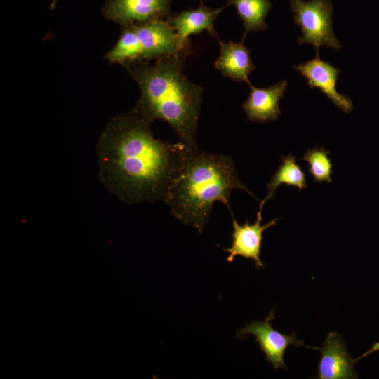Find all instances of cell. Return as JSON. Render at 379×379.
Segmentation results:
<instances>
[{"mask_svg": "<svg viewBox=\"0 0 379 379\" xmlns=\"http://www.w3.org/2000/svg\"><path fill=\"white\" fill-rule=\"evenodd\" d=\"M379 350V341L374 343L371 348L366 351L365 353H364L361 356L359 357L358 358L354 359V361L356 362L358 360L369 355L370 354H372L374 352H377Z\"/></svg>", "mask_w": 379, "mask_h": 379, "instance_id": "obj_18", "label": "cell"}, {"mask_svg": "<svg viewBox=\"0 0 379 379\" xmlns=\"http://www.w3.org/2000/svg\"><path fill=\"white\" fill-rule=\"evenodd\" d=\"M107 58L110 62L128 66L142 62L141 47L131 25L125 27L117 44L107 53Z\"/></svg>", "mask_w": 379, "mask_h": 379, "instance_id": "obj_16", "label": "cell"}, {"mask_svg": "<svg viewBox=\"0 0 379 379\" xmlns=\"http://www.w3.org/2000/svg\"><path fill=\"white\" fill-rule=\"evenodd\" d=\"M234 6L244 27L243 39L248 33L265 31L267 28L265 18L273 8L270 0H227L226 7Z\"/></svg>", "mask_w": 379, "mask_h": 379, "instance_id": "obj_14", "label": "cell"}, {"mask_svg": "<svg viewBox=\"0 0 379 379\" xmlns=\"http://www.w3.org/2000/svg\"><path fill=\"white\" fill-rule=\"evenodd\" d=\"M263 206V204H260L259 210L256 215V220L253 224H249L248 220H246L243 225H239L233 213H231L233 228L232 244L228 248H222L225 251L229 253L227 258V262H232L234 258L239 255L246 259L253 260L257 270L265 267L260 258L263 232L274 225L278 220V218L262 225Z\"/></svg>", "mask_w": 379, "mask_h": 379, "instance_id": "obj_8", "label": "cell"}, {"mask_svg": "<svg viewBox=\"0 0 379 379\" xmlns=\"http://www.w3.org/2000/svg\"><path fill=\"white\" fill-rule=\"evenodd\" d=\"M174 0H107L105 15L121 25L145 23L154 20H167Z\"/></svg>", "mask_w": 379, "mask_h": 379, "instance_id": "obj_6", "label": "cell"}, {"mask_svg": "<svg viewBox=\"0 0 379 379\" xmlns=\"http://www.w3.org/2000/svg\"><path fill=\"white\" fill-rule=\"evenodd\" d=\"M291 10L295 13L293 20L300 27L302 36L297 38L299 44H310L316 51L321 46L338 51L340 40L333 30V6L331 0H289Z\"/></svg>", "mask_w": 379, "mask_h": 379, "instance_id": "obj_4", "label": "cell"}, {"mask_svg": "<svg viewBox=\"0 0 379 379\" xmlns=\"http://www.w3.org/2000/svg\"><path fill=\"white\" fill-rule=\"evenodd\" d=\"M274 318V310H272L263 321L250 322L239 329L236 336L244 340L246 335H253L265 354L266 360L272 365L274 369L276 371L283 368L286 370L284 355L287 347L290 345H294L295 347L306 345L302 340L297 338L294 333L291 335H285L274 329L270 324Z\"/></svg>", "mask_w": 379, "mask_h": 379, "instance_id": "obj_5", "label": "cell"}, {"mask_svg": "<svg viewBox=\"0 0 379 379\" xmlns=\"http://www.w3.org/2000/svg\"><path fill=\"white\" fill-rule=\"evenodd\" d=\"M244 40L241 39L240 41L234 42L222 41L219 39V55L214 66L224 77L235 81L246 82L250 86L248 76L255 67Z\"/></svg>", "mask_w": 379, "mask_h": 379, "instance_id": "obj_13", "label": "cell"}, {"mask_svg": "<svg viewBox=\"0 0 379 379\" xmlns=\"http://www.w3.org/2000/svg\"><path fill=\"white\" fill-rule=\"evenodd\" d=\"M318 350L321 352V357L317 378H357L354 370V359H351L345 343L336 332L328 333Z\"/></svg>", "mask_w": 379, "mask_h": 379, "instance_id": "obj_10", "label": "cell"}, {"mask_svg": "<svg viewBox=\"0 0 379 379\" xmlns=\"http://www.w3.org/2000/svg\"></svg>", "mask_w": 379, "mask_h": 379, "instance_id": "obj_20", "label": "cell"}, {"mask_svg": "<svg viewBox=\"0 0 379 379\" xmlns=\"http://www.w3.org/2000/svg\"><path fill=\"white\" fill-rule=\"evenodd\" d=\"M236 190L254 197L240 180L230 157L198 149L187 157L165 204L176 219L201 233L215 201L232 213L230 197Z\"/></svg>", "mask_w": 379, "mask_h": 379, "instance_id": "obj_3", "label": "cell"}, {"mask_svg": "<svg viewBox=\"0 0 379 379\" xmlns=\"http://www.w3.org/2000/svg\"><path fill=\"white\" fill-rule=\"evenodd\" d=\"M282 184L294 186L299 190L307 187L305 173L297 163L295 157L291 153L282 157L281 164L267 184V194L260 202L265 204L268 199L272 198L277 188Z\"/></svg>", "mask_w": 379, "mask_h": 379, "instance_id": "obj_15", "label": "cell"}, {"mask_svg": "<svg viewBox=\"0 0 379 379\" xmlns=\"http://www.w3.org/2000/svg\"><path fill=\"white\" fill-rule=\"evenodd\" d=\"M225 8L209 7L201 1L197 8L172 14L168 20L174 28L182 47L191 44V35L199 34L204 31L208 32L211 36L218 40L214 22Z\"/></svg>", "mask_w": 379, "mask_h": 379, "instance_id": "obj_11", "label": "cell"}, {"mask_svg": "<svg viewBox=\"0 0 379 379\" xmlns=\"http://www.w3.org/2000/svg\"><path fill=\"white\" fill-rule=\"evenodd\" d=\"M329 154L330 152L325 148L316 147L308 149L302 159L309 164V172L317 182H332L333 164Z\"/></svg>", "mask_w": 379, "mask_h": 379, "instance_id": "obj_17", "label": "cell"}, {"mask_svg": "<svg viewBox=\"0 0 379 379\" xmlns=\"http://www.w3.org/2000/svg\"><path fill=\"white\" fill-rule=\"evenodd\" d=\"M293 68L306 78L310 88H319L340 111L348 114L353 109L352 100L336 91L340 69L323 61L319 51H316L313 59L295 65Z\"/></svg>", "mask_w": 379, "mask_h": 379, "instance_id": "obj_9", "label": "cell"}, {"mask_svg": "<svg viewBox=\"0 0 379 379\" xmlns=\"http://www.w3.org/2000/svg\"><path fill=\"white\" fill-rule=\"evenodd\" d=\"M288 86L286 80L268 87L257 88L251 84L249 95L242 105L247 119L258 123L277 120L281 114L279 102Z\"/></svg>", "mask_w": 379, "mask_h": 379, "instance_id": "obj_12", "label": "cell"}, {"mask_svg": "<svg viewBox=\"0 0 379 379\" xmlns=\"http://www.w3.org/2000/svg\"><path fill=\"white\" fill-rule=\"evenodd\" d=\"M58 0H53L52 1V3H51V8H54V6H55V4L57 3Z\"/></svg>", "mask_w": 379, "mask_h": 379, "instance_id": "obj_19", "label": "cell"}, {"mask_svg": "<svg viewBox=\"0 0 379 379\" xmlns=\"http://www.w3.org/2000/svg\"><path fill=\"white\" fill-rule=\"evenodd\" d=\"M131 26L141 47L142 62L175 54L191 45L180 46L176 32L168 19Z\"/></svg>", "mask_w": 379, "mask_h": 379, "instance_id": "obj_7", "label": "cell"}, {"mask_svg": "<svg viewBox=\"0 0 379 379\" xmlns=\"http://www.w3.org/2000/svg\"><path fill=\"white\" fill-rule=\"evenodd\" d=\"M192 46L149 65L129 66L131 77L140 91L135 107L152 122L161 119L169 124L178 142L192 150L199 149L197 130L203 100L201 86L190 81L184 73Z\"/></svg>", "mask_w": 379, "mask_h": 379, "instance_id": "obj_2", "label": "cell"}, {"mask_svg": "<svg viewBox=\"0 0 379 379\" xmlns=\"http://www.w3.org/2000/svg\"><path fill=\"white\" fill-rule=\"evenodd\" d=\"M152 121L137 108L117 115L97 144L98 178L128 204L164 201L191 152L180 142L155 138Z\"/></svg>", "mask_w": 379, "mask_h": 379, "instance_id": "obj_1", "label": "cell"}]
</instances>
